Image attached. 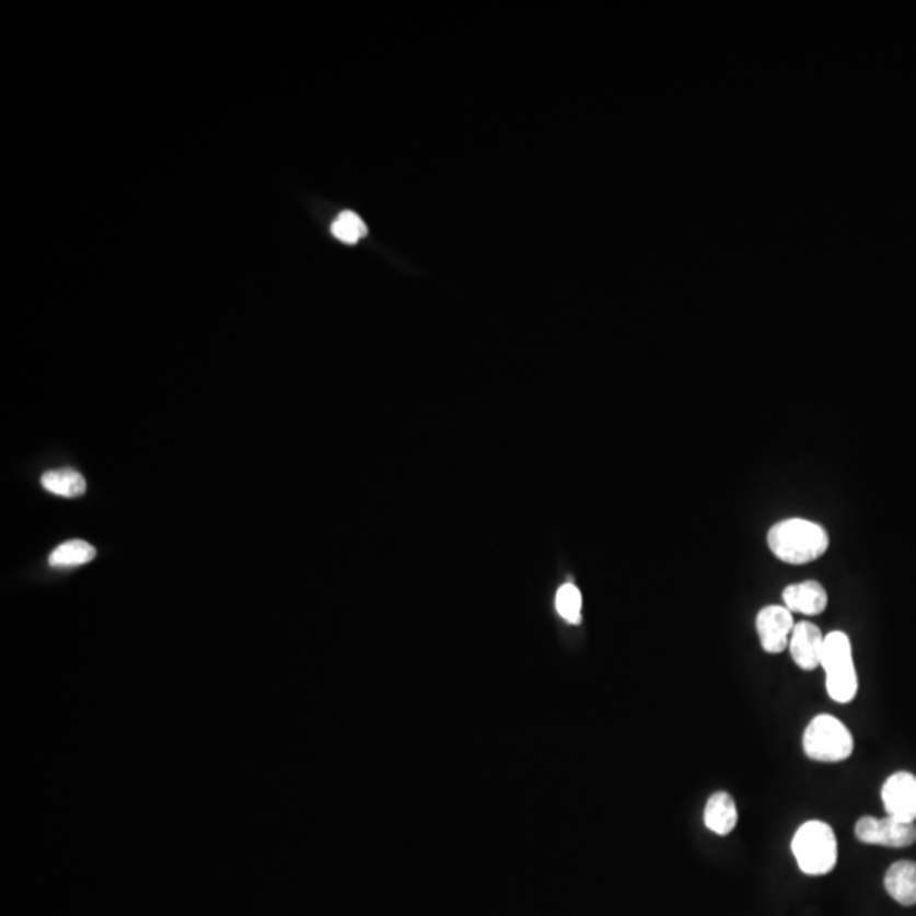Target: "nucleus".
<instances>
[{"label":"nucleus","mask_w":916,"mask_h":916,"mask_svg":"<svg viewBox=\"0 0 916 916\" xmlns=\"http://www.w3.org/2000/svg\"><path fill=\"white\" fill-rule=\"evenodd\" d=\"M767 545L780 563L804 566L826 554L830 538L822 524L791 518L774 524L767 533Z\"/></svg>","instance_id":"nucleus-1"},{"label":"nucleus","mask_w":916,"mask_h":916,"mask_svg":"<svg viewBox=\"0 0 916 916\" xmlns=\"http://www.w3.org/2000/svg\"><path fill=\"white\" fill-rule=\"evenodd\" d=\"M791 850L804 874H830L837 866L838 845L834 828L820 820H810L796 830Z\"/></svg>","instance_id":"nucleus-2"},{"label":"nucleus","mask_w":916,"mask_h":916,"mask_svg":"<svg viewBox=\"0 0 916 916\" xmlns=\"http://www.w3.org/2000/svg\"><path fill=\"white\" fill-rule=\"evenodd\" d=\"M830 698L840 705L854 702L859 691L853 643L844 631H832L823 641L822 664Z\"/></svg>","instance_id":"nucleus-3"},{"label":"nucleus","mask_w":916,"mask_h":916,"mask_svg":"<svg viewBox=\"0 0 916 916\" xmlns=\"http://www.w3.org/2000/svg\"><path fill=\"white\" fill-rule=\"evenodd\" d=\"M803 751L811 761L828 764L847 761L854 752V737L838 718L819 715L804 730Z\"/></svg>","instance_id":"nucleus-4"},{"label":"nucleus","mask_w":916,"mask_h":916,"mask_svg":"<svg viewBox=\"0 0 916 916\" xmlns=\"http://www.w3.org/2000/svg\"><path fill=\"white\" fill-rule=\"evenodd\" d=\"M857 840L868 845H882V847L903 848L916 842L915 823L900 822V820L884 816H862L856 823Z\"/></svg>","instance_id":"nucleus-5"},{"label":"nucleus","mask_w":916,"mask_h":916,"mask_svg":"<svg viewBox=\"0 0 916 916\" xmlns=\"http://www.w3.org/2000/svg\"><path fill=\"white\" fill-rule=\"evenodd\" d=\"M882 804L888 816L900 822L915 823L916 776L912 773H894L881 789Z\"/></svg>","instance_id":"nucleus-6"},{"label":"nucleus","mask_w":916,"mask_h":916,"mask_svg":"<svg viewBox=\"0 0 916 916\" xmlns=\"http://www.w3.org/2000/svg\"><path fill=\"white\" fill-rule=\"evenodd\" d=\"M755 628L761 638L762 649L767 653H780L789 647L795 619L788 607L773 604L758 611Z\"/></svg>","instance_id":"nucleus-7"},{"label":"nucleus","mask_w":916,"mask_h":916,"mask_svg":"<svg viewBox=\"0 0 916 916\" xmlns=\"http://www.w3.org/2000/svg\"><path fill=\"white\" fill-rule=\"evenodd\" d=\"M823 641L825 635L819 626L810 622L796 623L789 638L792 660L803 671H814L822 664Z\"/></svg>","instance_id":"nucleus-8"},{"label":"nucleus","mask_w":916,"mask_h":916,"mask_svg":"<svg viewBox=\"0 0 916 916\" xmlns=\"http://www.w3.org/2000/svg\"><path fill=\"white\" fill-rule=\"evenodd\" d=\"M782 601L791 613L816 616L828 606V594L820 582L807 581L788 585L782 591Z\"/></svg>","instance_id":"nucleus-9"},{"label":"nucleus","mask_w":916,"mask_h":916,"mask_svg":"<svg viewBox=\"0 0 916 916\" xmlns=\"http://www.w3.org/2000/svg\"><path fill=\"white\" fill-rule=\"evenodd\" d=\"M703 820H705L706 828L712 834L721 835V837L732 834L737 822H739V811H737L733 796L724 791L711 795L708 803H706Z\"/></svg>","instance_id":"nucleus-10"},{"label":"nucleus","mask_w":916,"mask_h":916,"mask_svg":"<svg viewBox=\"0 0 916 916\" xmlns=\"http://www.w3.org/2000/svg\"><path fill=\"white\" fill-rule=\"evenodd\" d=\"M884 888L900 905H916V862L913 860L894 862L884 876Z\"/></svg>","instance_id":"nucleus-11"},{"label":"nucleus","mask_w":916,"mask_h":916,"mask_svg":"<svg viewBox=\"0 0 916 916\" xmlns=\"http://www.w3.org/2000/svg\"><path fill=\"white\" fill-rule=\"evenodd\" d=\"M42 486L60 498H79L88 489L83 475L73 468H58L43 474Z\"/></svg>","instance_id":"nucleus-12"},{"label":"nucleus","mask_w":916,"mask_h":916,"mask_svg":"<svg viewBox=\"0 0 916 916\" xmlns=\"http://www.w3.org/2000/svg\"><path fill=\"white\" fill-rule=\"evenodd\" d=\"M95 548L91 543L83 542V540H70V542L61 543L60 547L55 548L49 555V566L55 569H70V567L83 566L94 560Z\"/></svg>","instance_id":"nucleus-13"},{"label":"nucleus","mask_w":916,"mask_h":916,"mask_svg":"<svg viewBox=\"0 0 916 916\" xmlns=\"http://www.w3.org/2000/svg\"><path fill=\"white\" fill-rule=\"evenodd\" d=\"M555 607H557L558 615L563 616L566 622L573 623V625L581 622V591L573 584H564L563 588L558 589Z\"/></svg>","instance_id":"nucleus-14"},{"label":"nucleus","mask_w":916,"mask_h":916,"mask_svg":"<svg viewBox=\"0 0 916 916\" xmlns=\"http://www.w3.org/2000/svg\"><path fill=\"white\" fill-rule=\"evenodd\" d=\"M332 231L333 234L338 237L339 242L350 243V245H353V243L359 242V240H362V237L366 236L367 227L360 216H357L351 211H345L336 218L335 223H333Z\"/></svg>","instance_id":"nucleus-15"}]
</instances>
